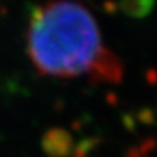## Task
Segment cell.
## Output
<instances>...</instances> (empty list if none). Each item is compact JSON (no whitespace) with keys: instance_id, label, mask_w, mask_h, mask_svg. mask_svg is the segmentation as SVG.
Listing matches in <instances>:
<instances>
[{"instance_id":"6da1fadb","label":"cell","mask_w":157,"mask_h":157,"mask_svg":"<svg viewBox=\"0 0 157 157\" xmlns=\"http://www.w3.org/2000/svg\"><path fill=\"white\" fill-rule=\"evenodd\" d=\"M106 50L93 15L77 2L51 0L31 16L28 51L41 74H92Z\"/></svg>"},{"instance_id":"7a4b0ae2","label":"cell","mask_w":157,"mask_h":157,"mask_svg":"<svg viewBox=\"0 0 157 157\" xmlns=\"http://www.w3.org/2000/svg\"><path fill=\"white\" fill-rule=\"evenodd\" d=\"M42 144H44L45 151H48L51 156H63L70 148V137L64 131L54 129L45 135Z\"/></svg>"},{"instance_id":"3957f363","label":"cell","mask_w":157,"mask_h":157,"mask_svg":"<svg viewBox=\"0 0 157 157\" xmlns=\"http://www.w3.org/2000/svg\"><path fill=\"white\" fill-rule=\"evenodd\" d=\"M121 7L129 16L143 17L153 7V0H122Z\"/></svg>"}]
</instances>
